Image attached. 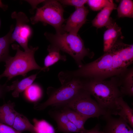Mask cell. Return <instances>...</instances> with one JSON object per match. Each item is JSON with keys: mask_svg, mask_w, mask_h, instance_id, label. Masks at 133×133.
Masks as SVG:
<instances>
[{"mask_svg": "<svg viewBox=\"0 0 133 133\" xmlns=\"http://www.w3.org/2000/svg\"><path fill=\"white\" fill-rule=\"evenodd\" d=\"M133 62V45L117 41L96 60L76 70L67 71L70 80L74 78L104 80L123 73Z\"/></svg>", "mask_w": 133, "mask_h": 133, "instance_id": "6da1fadb", "label": "cell"}, {"mask_svg": "<svg viewBox=\"0 0 133 133\" xmlns=\"http://www.w3.org/2000/svg\"><path fill=\"white\" fill-rule=\"evenodd\" d=\"M83 88L93 96L101 108L107 114L114 115L116 100L123 95L120 92L118 77L111 80L82 79Z\"/></svg>", "mask_w": 133, "mask_h": 133, "instance_id": "7a4b0ae2", "label": "cell"}, {"mask_svg": "<svg viewBox=\"0 0 133 133\" xmlns=\"http://www.w3.org/2000/svg\"><path fill=\"white\" fill-rule=\"evenodd\" d=\"M44 35L51 44L71 56L79 68L83 65L82 61L85 57L91 59L94 55L93 52L85 48L83 40L78 34L64 32L55 34L45 33Z\"/></svg>", "mask_w": 133, "mask_h": 133, "instance_id": "3957f363", "label": "cell"}, {"mask_svg": "<svg viewBox=\"0 0 133 133\" xmlns=\"http://www.w3.org/2000/svg\"><path fill=\"white\" fill-rule=\"evenodd\" d=\"M12 47L13 49L16 50V53L14 56H10L5 61V69L0 75V80L2 77H6L8 80H10L18 75L25 76L28 72L32 70H42L43 67L38 65L34 57V53L38 47L31 46L28 50L24 51L20 50L18 45L14 44Z\"/></svg>", "mask_w": 133, "mask_h": 133, "instance_id": "277c9868", "label": "cell"}, {"mask_svg": "<svg viewBox=\"0 0 133 133\" xmlns=\"http://www.w3.org/2000/svg\"><path fill=\"white\" fill-rule=\"evenodd\" d=\"M62 85L58 88L49 87L47 90V100L43 103L35 104L34 108L41 110L49 106L60 107L73 99L83 88L82 80L79 78L74 79Z\"/></svg>", "mask_w": 133, "mask_h": 133, "instance_id": "5b68a950", "label": "cell"}, {"mask_svg": "<svg viewBox=\"0 0 133 133\" xmlns=\"http://www.w3.org/2000/svg\"><path fill=\"white\" fill-rule=\"evenodd\" d=\"M43 6L37 9L34 16L30 18L31 23L34 24L41 22L53 27L56 33L64 32L63 24L65 21L63 17L64 9L57 0H44Z\"/></svg>", "mask_w": 133, "mask_h": 133, "instance_id": "8992f818", "label": "cell"}, {"mask_svg": "<svg viewBox=\"0 0 133 133\" xmlns=\"http://www.w3.org/2000/svg\"><path fill=\"white\" fill-rule=\"evenodd\" d=\"M69 108L88 119L98 118L107 113L100 106L91 95L83 88L70 101L60 107Z\"/></svg>", "mask_w": 133, "mask_h": 133, "instance_id": "52a82bcc", "label": "cell"}, {"mask_svg": "<svg viewBox=\"0 0 133 133\" xmlns=\"http://www.w3.org/2000/svg\"><path fill=\"white\" fill-rule=\"evenodd\" d=\"M11 17L15 19L16 21V26L11 35L12 42L16 41L24 51H28L30 49L28 45V39L32 33L30 27L27 24L29 20L26 15L22 12H14Z\"/></svg>", "mask_w": 133, "mask_h": 133, "instance_id": "ba28073f", "label": "cell"}, {"mask_svg": "<svg viewBox=\"0 0 133 133\" xmlns=\"http://www.w3.org/2000/svg\"><path fill=\"white\" fill-rule=\"evenodd\" d=\"M75 9V11L68 18L66 24L63 25L64 32L77 34L80 28L86 21L89 12L88 8L84 6Z\"/></svg>", "mask_w": 133, "mask_h": 133, "instance_id": "9c48e42d", "label": "cell"}, {"mask_svg": "<svg viewBox=\"0 0 133 133\" xmlns=\"http://www.w3.org/2000/svg\"><path fill=\"white\" fill-rule=\"evenodd\" d=\"M103 116L106 121L104 133H133V128L121 117L114 118L108 114Z\"/></svg>", "mask_w": 133, "mask_h": 133, "instance_id": "30bf717a", "label": "cell"}, {"mask_svg": "<svg viewBox=\"0 0 133 133\" xmlns=\"http://www.w3.org/2000/svg\"><path fill=\"white\" fill-rule=\"evenodd\" d=\"M50 114L56 122L59 131L64 133H80L75 125L69 121L61 109L50 111Z\"/></svg>", "mask_w": 133, "mask_h": 133, "instance_id": "8fae6325", "label": "cell"}, {"mask_svg": "<svg viewBox=\"0 0 133 133\" xmlns=\"http://www.w3.org/2000/svg\"><path fill=\"white\" fill-rule=\"evenodd\" d=\"M106 28L103 34V51L104 52L109 50L117 41L118 37L122 35L121 28L113 21Z\"/></svg>", "mask_w": 133, "mask_h": 133, "instance_id": "7c38bea8", "label": "cell"}, {"mask_svg": "<svg viewBox=\"0 0 133 133\" xmlns=\"http://www.w3.org/2000/svg\"><path fill=\"white\" fill-rule=\"evenodd\" d=\"M114 115H118L133 128V110L124 100L122 97L118 98L116 100Z\"/></svg>", "mask_w": 133, "mask_h": 133, "instance_id": "4fadbf2b", "label": "cell"}, {"mask_svg": "<svg viewBox=\"0 0 133 133\" xmlns=\"http://www.w3.org/2000/svg\"><path fill=\"white\" fill-rule=\"evenodd\" d=\"M15 106L14 102L9 101L0 106V123L12 127L18 113L14 109Z\"/></svg>", "mask_w": 133, "mask_h": 133, "instance_id": "5bb4252c", "label": "cell"}, {"mask_svg": "<svg viewBox=\"0 0 133 133\" xmlns=\"http://www.w3.org/2000/svg\"><path fill=\"white\" fill-rule=\"evenodd\" d=\"M48 53L45 58L44 61V66L42 71L44 72L49 70V67L59 61L64 62L67 60L66 56L61 55L60 50L57 47L50 44L47 48Z\"/></svg>", "mask_w": 133, "mask_h": 133, "instance_id": "9a60e30c", "label": "cell"}, {"mask_svg": "<svg viewBox=\"0 0 133 133\" xmlns=\"http://www.w3.org/2000/svg\"><path fill=\"white\" fill-rule=\"evenodd\" d=\"M120 90L123 95L132 96L133 95V68H128L118 77Z\"/></svg>", "mask_w": 133, "mask_h": 133, "instance_id": "2e32d148", "label": "cell"}, {"mask_svg": "<svg viewBox=\"0 0 133 133\" xmlns=\"http://www.w3.org/2000/svg\"><path fill=\"white\" fill-rule=\"evenodd\" d=\"M115 9L109 7L103 8L92 21V25L97 28L108 26L113 21L110 16L112 11Z\"/></svg>", "mask_w": 133, "mask_h": 133, "instance_id": "e0dca14e", "label": "cell"}, {"mask_svg": "<svg viewBox=\"0 0 133 133\" xmlns=\"http://www.w3.org/2000/svg\"><path fill=\"white\" fill-rule=\"evenodd\" d=\"M61 108V110L69 121L75 125L80 133H85L87 130L84 128V125L88 119L69 108L65 107Z\"/></svg>", "mask_w": 133, "mask_h": 133, "instance_id": "ac0fdd59", "label": "cell"}, {"mask_svg": "<svg viewBox=\"0 0 133 133\" xmlns=\"http://www.w3.org/2000/svg\"><path fill=\"white\" fill-rule=\"evenodd\" d=\"M37 75L36 74L32 75L20 81L17 80L13 82L9 86L10 91H13L12 93V96L15 98L18 97L21 93L25 91L32 84Z\"/></svg>", "mask_w": 133, "mask_h": 133, "instance_id": "d6986e66", "label": "cell"}, {"mask_svg": "<svg viewBox=\"0 0 133 133\" xmlns=\"http://www.w3.org/2000/svg\"><path fill=\"white\" fill-rule=\"evenodd\" d=\"M12 25L9 32L3 37H0V62L5 61L10 56L9 55V46L12 43L11 35L14 29Z\"/></svg>", "mask_w": 133, "mask_h": 133, "instance_id": "ffe728a7", "label": "cell"}, {"mask_svg": "<svg viewBox=\"0 0 133 133\" xmlns=\"http://www.w3.org/2000/svg\"><path fill=\"white\" fill-rule=\"evenodd\" d=\"M12 127L21 133L28 131L31 133H36L34 126L23 115L18 113L15 118Z\"/></svg>", "mask_w": 133, "mask_h": 133, "instance_id": "44dd1931", "label": "cell"}, {"mask_svg": "<svg viewBox=\"0 0 133 133\" xmlns=\"http://www.w3.org/2000/svg\"><path fill=\"white\" fill-rule=\"evenodd\" d=\"M118 17H133V2L131 0H121L116 8Z\"/></svg>", "mask_w": 133, "mask_h": 133, "instance_id": "7402d4cb", "label": "cell"}, {"mask_svg": "<svg viewBox=\"0 0 133 133\" xmlns=\"http://www.w3.org/2000/svg\"><path fill=\"white\" fill-rule=\"evenodd\" d=\"M24 95L29 100L31 101H36L41 97L42 90L38 85L32 84L25 90Z\"/></svg>", "mask_w": 133, "mask_h": 133, "instance_id": "603a6c76", "label": "cell"}, {"mask_svg": "<svg viewBox=\"0 0 133 133\" xmlns=\"http://www.w3.org/2000/svg\"><path fill=\"white\" fill-rule=\"evenodd\" d=\"M33 121L36 133H55L53 127L45 120L34 118Z\"/></svg>", "mask_w": 133, "mask_h": 133, "instance_id": "cb8c5ba5", "label": "cell"}, {"mask_svg": "<svg viewBox=\"0 0 133 133\" xmlns=\"http://www.w3.org/2000/svg\"><path fill=\"white\" fill-rule=\"evenodd\" d=\"M87 3L93 11H97L107 7H112L116 9V5L113 1L110 0H89Z\"/></svg>", "mask_w": 133, "mask_h": 133, "instance_id": "d4e9b609", "label": "cell"}, {"mask_svg": "<svg viewBox=\"0 0 133 133\" xmlns=\"http://www.w3.org/2000/svg\"><path fill=\"white\" fill-rule=\"evenodd\" d=\"M64 5L74 6L75 8L82 7L87 3V0H59Z\"/></svg>", "mask_w": 133, "mask_h": 133, "instance_id": "484cf974", "label": "cell"}, {"mask_svg": "<svg viewBox=\"0 0 133 133\" xmlns=\"http://www.w3.org/2000/svg\"><path fill=\"white\" fill-rule=\"evenodd\" d=\"M0 133H21L13 127L0 123Z\"/></svg>", "mask_w": 133, "mask_h": 133, "instance_id": "4316f807", "label": "cell"}, {"mask_svg": "<svg viewBox=\"0 0 133 133\" xmlns=\"http://www.w3.org/2000/svg\"><path fill=\"white\" fill-rule=\"evenodd\" d=\"M10 89L9 86L6 83L3 85L0 84V99L4 97L6 93L10 91Z\"/></svg>", "mask_w": 133, "mask_h": 133, "instance_id": "83f0119b", "label": "cell"}, {"mask_svg": "<svg viewBox=\"0 0 133 133\" xmlns=\"http://www.w3.org/2000/svg\"><path fill=\"white\" fill-rule=\"evenodd\" d=\"M85 133H104L103 131L100 130L99 124L97 125L95 127L91 129L87 130Z\"/></svg>", "mask_w": 133, "mask_h": 133, "instance_id": "f1b7e54d", "label": "cell"}, {"mask_svg": "<svg viewBox=\"0 0 133 133\" xmlns=\"http://www.w3.org/2000/svg\"><path fill=\"white\" fill-rule=\"evenodd\" d=\"M7 7V6L3 4L2 2L0 0V7L5 10L6 9Z\"/></svg>", "mask_w": 133, "mask_h": 133, "instance_id": "f546056e", "label": "cell"}]
</instances>
